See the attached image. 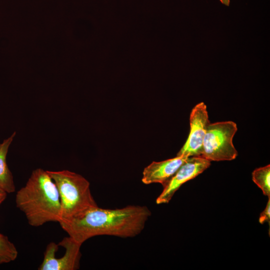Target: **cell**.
Returning <instances> with one entry per match:
<instances>
[{
	"label": "cell",
	"instance_id": "cell-1",
	"mask_svg": "<svg viewBox=\"0 0 270 270\" xmlns=\"http://www.w3.org/2000/svg\"><path fill=\"white\" fill-rule=\"evenodd\" d=\"M151 214L144 206L130 205L115 209L98 206L79 217L59 223L69 236L82 244L98 236L134 237L143 230Z\"/></svg>",
	"mask_w": 270,
	"mask_h": 270
},
{
	"label": "cell",
	"instance_id": "cell-2",
	"mask_svg": "<svg viewBox=\"0 0 270 270\" xmlns=\"http://www.w3.org/2000/svg\"><path fill=\"white\" fill-rule=\"evenodd\" d=\"M16 203L32 226L61 220L57 187L47 170L42 168L32 171L26 184L16 192Z\"/></svg>",
	"mask_w": 270,
	"mask_h": 270
},
{
	"label": "cell",
	"instance_id": "cell-3",
	"mask_svg": "<svg viewBox=\"0 0 270 270\" xmlns=\"http://www.w3.org/2000/svg\"><path fill=\"white\" fill-rule=\"evenodd\" d=\"M47 172L59 194L60 221L79 217L98 206L92 194L90 184L83 176L68 170Z\"/></svg>",
	"mask_w": 270,
	"mask_h": 270
},
{
	"label": "cell",
	"instance_id": "cell-4",
	"mask_svg": "<svg viewBox=\"0 0 270 270\" xmlns=\"http://www.w3.org/2000/svg\"><path fill=\"white\" fill-rule=\"evenodd\" d=\"M237 130V125L232 121L210 122L204 138L200 156L210 162L235 159L238 153L232 140Z\"/></svg>",
	"mask_w": 270,
	"mask_h": 270
},
{
	"label": "cell",
	"instance_id": "cell-5",
	"mask_svg": "<svg viewBox=\"0 0 270 270\" xmlns=\"http://www.w3.org/2000/svg\"><path fill=\"white\" fill-rule=\"evenodd\" d=\"M70 236L64 238L58 244L49 243L44 252L39 270H75L80 267V246Z\"/></svg>",
	"mask_w": 270,
	"mask_h": 270
},
{
	"label": "cell",
	"instance_id": "cell-6",
	"mask_svg": "<svg viewBox=\"0 0 270 270\" xmlns=\"http://www.w3.org/2000/svg\"><path fill=\"white\" fill-rule=\"evenodd\" d=\"M190 132L177 156H200L204 138L210 122L206 106L203 102L196 104L190 117Z\"/></svg>",
	"mask_w": 270,
	"mask_h": 270
},
{
	"label": "cell",
	"instance_id": "cell-7",
	"mask_svg": "<svg viewBox=\"0 0 270 270\" xmlns=\"http://www.w3.org/2000/svg\"><path fill=\"white\" fill-rule=\"evenodd\" d=\"M210 165V162L201 156H190L181 166L156 200L157 204L169 202L181 186L202 173Z\"/></svg>",
	"mask_w": 270,
	"mask_h": 270
},
{
	"label": "cell",
	"instance_id": "cell-8",
	"mask_svg": "<svg viewBox=\"0 0 270 270\" xmlns=\"http://www.w3.org/2000/svg\"><path fill=\"white\" fill-rule=\"evenodd\" d=\"M188 156L181 155L160 162H153L142 172V182L146 184L160 183L165 186Z\"/></svg>",
	"mask_w": 270,
	"mask_h": 270
},
{
	"label": "cell",
	"instance_id": "cell-9",
	"mask_svg": "<svg viewBox=\"0 0 270 270\" xmlns=\"http://www.w3.org/2000/svg\"><path fill=\"white\" fill-rule=\"evenodd\" d=\"M16 132L0 143V186L8 193L15 191V185L12 174L6 163V156L10 145L12 142Z\"/></svg>",
	"mask_w": 270,
	"mask_h": 270
},
{
	"label": "cell",
	"instance_id": "cell-10",
	"mask_svg": "<svg viewBox=\"0 0 270 270\" xmlns=\"http://www.w3.org/2000/svg\"><path fill=\"white\" fill-rule=\"evenodd\" d=\"M252 179L263 194L270 198V165L255 169L252 172Z\"/></svg>",
	"mask_w": 270,
	"mask_h": 270
},
{
	"label": "cell",
	"instance_id": "cell-11",
	"mask_svg": "<svg viewBox=\"0 0 270 270\" xmlns=\"http://www.w3.org/2000/svg\"><path fill=\"white\" fill-rule=\"evenodd\" d=\"M18 254L14 244L6 236L0 233V264L14 261Z\"/></svg>",
	"mask_w": 270,
	"mask_h": 270
},
{
	"label": "cell",
	"instance_id": "cell-12",
	"mask_svg": "<svg viewBox=\"0 0 270 270\" xmlns=\"http://www.w3.org/2000/svg\"><path fill=\"white\" fill-rule=\"evenodd\" d=\"M259 222L263 224L266 222H268L270 224V198H268V200L267 202L266 207L264 210L260 214L259 218Z\"/></svg>",
	"mask_w": 270,
	"mask_h": 270
},
{
	"label": "cell",
	"instance_id": "cell-13",
	"mask_svg": "<svg viewBox=\"0 0 270 270\" xmlns=\"http://www.w3.org/2000/svg\"><path fill=\"white\" fill-rule=\"evenodd\" d=\"M8 192L0 186V204L6 199Z\"/></svg>",
	"mask_w": 270,
	"mask_h": 270
},
{
	"label": "cell",
	"instance_id": "cell-14",
	"mask_svg": "<svg viewBox=\"0 0 270 270\" xmlns=\"http://www.w3.org/2000/svg\"><path fill=\"white\" fill-rule=\"evenodd\" d=\"M220 2L224 5L226 6H229L230 3V0H220Z\"/></svg>",
	"mask_w": 270,
	"mask_h": 270
}]
</instances>
